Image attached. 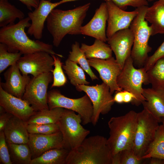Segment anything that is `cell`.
Here are the masks:
<instances>
[{
  "mask_svg": "<svg viewBox=\"0 0 164 164\" xmlns=\"http://www.w3.org/2000/svg\"><path fill=\"white\" fill-rule=\"evenodd\" d=\"M162 123L157 130L154 140L142 159L155 157L164 159V123Z\"/></svg>",
  "mask_w": 164,
  "mask_h": 164,
  "instance_id": "31",
  "label": "cell"
},
{
  "mask_svg": "<svg viewBox=\"0 0 164 164\" xmlns=\"http://www.w3.org/2000/svg\"><path fill=\"white\" fill-rule=\"evenodd\" d=\"M122 91L116 92V93L114 97H113L114 100L115 102L118 103H123V98Z\"/></svg>",
  "mask_w": 164,
  "mask_h": 164,
  "instance_id": "43",
  "label": "cell"
},
{
  "mask_svg": "<svg viewBox=\"0 0 164 164\" xmlns=\"http://www.w3.org/2000/svg\"><path fill=\"white\" fill-rule=\"evenodd\" d=\"M148 6L138 8L137 15L132 22L129 28L134 36V43L131 53L134 66L138 68L144 67L152 50L148 44L152 29L145 19Z\"/></svg>",
  "mask_w": 164,
  "mask_h": 164,
  "instance_id": "5",
  "label": "cell"
},
{
  "mask_svg": "<svg viewBox=\"0 0 164 164\" xmlns=\"http://www.w3.org/2000/svg\"><path fill=\"white\" fill-rule=\"evenodd\" d=\"M60 4V1L52 3L49 0H40L38 7L28 13L31 23L27 30V34L37 40L41 39L44 23L48 16L53 9Z\"/></svg>",
  "mask_w": 164,
  "mask_h": 164,
  "instance_id": "16",
  "label": "cell"
},
{
  "mask_svg": "<svg viewBox=\"0 0 164 164\" xmlns=\"http://www.w3.org/2000/svg\"><path fill=\"white\" fill-rule=\"evenodd\" d=\"M28 144L31 152L32 159L49 150L63 148L62 135L60 131L47 135L29 134Z\"/></svg>",
  "mask_w": 164,
  "mask_h": 164,
  "instance_id": "20",
  "label": "cell"
},
{
  "mask_svg": "<svg viewBox=\"0 0 164 164\" xmlns=\"http://www.w3.org/2000/svg\"><path fill=\"white\" fill-rule=\"evenodd\" d=\"M22 55L20 52H9L7 46L0 43V73L9 67L17 63Z\"/></svg>",
  "mask_w": 164,
  "mask_h": 164,
  "instance_id": "33",
  "label": "cell"
},
{
  "mask_svg": "<svg viewBox=\"0 0 164 164\" xmlns=\"http://www.w3.org/2000/svg\"><path fill=\"white\" fill-rule=\"evenodd\" d=\"M64 109L56 108L36 112L26 122L27 124L57 123L64 111Z\"/></svg>",
  "mask_w": 164,
  "mask_h": 164,
  "instance_id": "28",
  "label": "cell"
},
{
  "mask_svg": "<svg viewBox=\"0 0 164 164\" xmlns=\"http://www.w3.org/2000/svg\"><path fill=\"white\" fill-rule=\"evenodd\" d=\"M117 83L122 90L129 91L135 95V99L133 104L138 106L145 100L143 95L142 85L149 84L147 72L143 67L137 69L134 67L131 56L126 60Z\"/></svg>",
  "mask_w": 164,
  "mask_h": 164,
  "instance_id": "6",
  "label": "cell"
},
{
  "mask_svg": "<svg viewBox=\"0 0 164 164\" xmlns=\"http://www.w3.org/2000/svg\"><path fill=\"white\" fill-rule=\"evenodd\" d=\"M80 47L87 59L95 58L105 60L112 56V51L110 46L98 39H95L91 45L82 43Z\"/></svg>",
  "mask_w": 164,
  "mask_h": 164,
  "instance_id": "24",
  "label": "cell"
},
{
  "mask_svg": "<svg viewBox=\"0 0 164 164\" xmlns=\"http://www.w3.org/2000/svg\"><path fill=\"white\" fill-rule=\"evenodd\" d=\"M50 0V1H51V0Z\"/></svg>",
  "mask_w": 164,
  "mask_h": 164,
  "instance_id": "48",
  "label": "cell"
},
{
  "mask_svg": "<svg viewBox=\"0 0 164 164\" xmlns=\"http://www.w3.org/2000/svg\"><path fill=\"white\" fill-rule=\"evenodd\" d=\"M105 2L108 13L106 30L108 38L119 30L129 28L138 11L137 8L132 11H125L118 7L111 0H107Z\"/></svg>",
  "mask_w": 164,
  "mask_h": 164,
  "instance_id": "14",
  "label": "cell"
},
{
  "mask_svg": "<svg viewBox=\"0 0 164 164\" xmlns=\"http://www.w3.org/2000/svg\"><path fill=\"white\" fill-rule=\"evenodd\" d=\"M47 101L50 109L61 108L70 110L80 115L83 125H86L91 122L93 106L86 94L80 98H71L62 94L59 91L53 89L48 92Z\"/></svg>",
  "mask_w": 164,
  "mask_h": 164,
  "instance_id": "9",
  "label": "cell"
},
{
  "mask_svg": "<svg viewBox=\"0 0 164 164\" xmlns=\"http://www.w3.org/2000/svg\"><path fill=\"white\" fill-rule=\"evenodd\" d=\"M161 122L164 123V118H161Z\"/></svg>",
  "mask_w": 164,
  "mask_h": 164,
  "instance_id": "46",
  "label": "cell"
},
{
  "mask_svg": "<svg viewBox=\"0 0 164 164\" xmlns=\"http://www.w3.org/2000/svg\"><path fill=\"white\" fill-rule=\"evenodd\" d=\"M53 78L52 72L45 73L33 77L27 84L22 99L36 112L49 109L47 101V90Z\"/></svg>",
  "mask_w": 164,
  "mask_h": 164,
  "instance_id": "11",
  "label": "cell"
},
{
  "mask_svg": "<svg viewBox=\"0 0 164 164\" xmlns=\"http://www.w3.org/2000/svg\"><path fill=\"white\" fill-rule=\"evenodd\" d=\"M137 113L130 111L124 115L113 117L108 122L107 139L112 156L124 149L132 148L137 125Z\"/></svg>",
  "mask_w": 164,
  "mask_h": 164,
  "instance_id": "4",
  "label": "cell"
},
{
  "mask_svg": "<svg viewBox=\"0 0 164 164\" xmlns=\"http://www.w3.org/2000/svg\"><path fill=\"white\" fill-rule=\"evenodd\" d=\"M0 162L2 164H12L3 131L0 132Z\"/></svg>",
  "mask_w": 164,
  "mask_h": 164,
  "instance_id": "37",
  "label": "cell"
},
{
  "mask_svg": "<svg viewBox=\"0 0 164 164\" xmlns=\"http://www.w3.org/2000/svg\"><path fill=\"white\" fill-rule=\"evenodd\" d=\"M164 58V41L154 53L149 56L143 67L147 72L159 59Z\"/></svg>",
  "mask_w": 164,
  "mask_h": 164,
  "instance_id": "39",
  "label": "cell"
},
{
  "mask_svg": "<svg viewBox=\"0 0 164 164\" xmlns=\"http://www.w3.org/2000/svg\"><path fill=\"white\" fill-rule=\"evenodd\" d=\"M17 63L22 74H30L33 77L45 73H52L53 70V57L50 54L44 51L24 54Z\"/></svg>",
  "mask_w": 164,
  "mask_h": 164,
  "instance_id": "12",
  "label": "cell"
},
{
  "mask_svg": "<svg viewBox=\"0 0 164 164\" xmlns=\"http://www.w3.org/2000/svg\"><path fill=\"white\" fill-rule=\"evenodd\" d=\"M112 159L107 139L96 135L86 138L70 151L65 164H112Z\"/></svg>",
  "mask_w": 164,
  "mask_h": 164,
  "instance_id": "3",
  "label": "cell"
},
{
  "mask_svg": "<svg viewBox=\"0 0 164 164\" xmlns=\"http://www.w3.org/2000/svg\"><path fill=\"white\" fill-rule=\"evenodd\" d=\"M108 13L105 2H102L96 9L90 21L80 28V34L95 38L105 42L107 41L106 24Z\"/></svg>",
  "mask_w": 164,
  "mask_h": 164,
  "instance_id": "17",
  "label": "cell"
},
{
  "mask_svg": "<svg viewBox=\"0 0 164 164\" xmlns=\"http://www.w3.org/2000/svg\"><path fill=\"white\" fill-rule=\"evenodd\" d=\"M119 164H140L144 159H140L135 154L132 149L122 150L118 154Z\"/></svg>",
  "mask_w": 164,
  "mask_h": 164,
  "instance_id": "36",
  "label": "cell"
},
{
  "mask_svg": "<svg viewBox=\"0 0 164 164\" xmlns=\"http://www.w3.org/2000/svg\"><path fill=\"white\" fill-rule=\"evenodd\" d=\"M149 84L155 90L164 93V58H161L147 71Z\"/></svg>",
  "mask_w": 164,
  "mask_h": 164,
  "instance_id": "27",
  "label": "cell"
},
{
  "mask_svg": "<svg viewBox=\"0 0 164 164\" xmlns=\"http://www.w3.org/2000/svg\"><path fill=\"white\" fill-rule=\"evenodd\" d=\"M69 151L63 148L52 149L32 159L30 164H65Z\"/></svg>",
  "mask_w": 164,
  "mask_h": 164,
  "instance_id": "25",
  "label": "cell"
},
{
  "mask_svg": "<svg viewBox=\"0 0 164 164\" xmlns=\"http://www.w3.org/2000/svg\"><path fill=\"white\" fill-rule=\"evenodd\" d=\"M134 36L129 28L119 30L107 39V42L114 53L116 60L123 68L131 55Z\"/></svg>",
  "mask_w": 164,
  "mask_h": 164,
  "instance_id": "15",
  "label": "cell"
},
{
  "mask_svg": "<svg viewBox=\"0 0 164 164\" xmlns=\"http://www.w3.org/2000/svg\"><path fill=\"white\" fill-rule=\"evenodd\" d=\"M70 60L79 64L80 67L89 76L92 80L98 79L93 73L84 52L80 47L79 43L75 42L71 46L68 58Z\"/></svg>",
  "mask_w": 164,
  "mask_h": 164,
  "instance_id": "32",
  "label": "cell"
},
{
  "mask_svg": "<svg viewBox=\"0 0 164 164\" xmlns=\"http://www.w3.org/2000/svg\"><path fill=\"white\" fill-rule=\"evenodd\" d=\"M159 121L146 109L137 113V125L132 149L139 159L146 153L155 138Z\"/></svg>",
  "mask_w": 164,
  "mask_h": 164,
  "instance_id": "7",
  "label": "cell"
},
{
  "mask_svg": "<svg viewBox=\"0 0 164 164\" xmlns=\"http://www.w3.org/2000/svg\"><path fill=\"white\" fill-rule=\"evenodd\" d=\"M88 61L90 66L98 72L103 82L109 87L112 94L115 91L122 90L117 83V77L122 68L113 57L105 60L91 58L88 59Z\"/></svg>",
  "mask_w": 164,
  "mask_h": 164,
  "instance_id": "13",
  "label": "cell"
},
{
  "mask_svg": "<svg viewBox=\"0 0 164 164\" xmlns=\"http://www.w3.org/2000/svg\"><path fill=\"white\" fill-rule=\"evenodd\" d=\"M154 0H147L148 2H151Z\"/></svg>",
  "mask_w": 164,
  "mask_h": 164,
  "instance_id": "47",
  "label": "cell"
},
{
  "mask_svg": "<svg viewBox=\"0 0 164 164\" xmlns=\"http://www.w3.org/2000/svg\"><path fill=\"white\" fill-rule=\"evenodd\" d=\"M63 68L67 74L71 84L76 87L81 85H88L90 82L86 78L83 69L77 63L67 58Z\"/></svg>",
  "mask_w": 164,
  "mask_h": 164,
  "instance_id": "30",
  "label": "cell"
},
{
  "mask_svg": "<svg viewBox=\"0 0 164 164\" xmlns=\"http://www.w3.org/2000/svg\"><path fill=\"white\" fill-rule=\"evenodd\" d=\"M30 20L28 16L19 20L16 24H11L1 27L0 43L5 44L10 52H20L24 55L44 51L63 57L62 55L57 53L53 50L51 45L39 40H32L28 37L25 32V29L30 26Z\"/></svg>",
  "mask_w": 164,
  "mask_h": 164,
  "instance_id": "1",
  "label": "cell"
},
{
  "mask_svg": "<svg viewBox=\"0 0 164 164\" xmlns=\"http://www.w3.org/2000/svg\"><path fill=\"white\" fill-rule=\"evenodd\" d=\"M145 19L151 24L152 36L164 34V0H158L148 7Z\"/></svg>",
  "mask_w": 164,
  "mask_h": 164,
  "instance_id": "23",
  "label": "cell"
},
{
  "mask_svg": "<svg viewBox=\"0 0 164 164\" xmlns=\"http://www.w3.org/2000/svg\"><path fill=\"white\" fill-rule=\"evenodd\" d=\"M54 60V68L52 72L53 75V83L51 88L60 87L64 85L67 80L62 69L63 63L58 56L51 54Z\"/></svg>",
  "mask_w": 164,
  "mask_h": 164,
  "instance_id": "34",
  "label": "cell"
},
{
  "mask_svg": "<svg viewBox=\"0 0 164 164\" xmlns=\"http://www.w3.org/2000/svg\"><path fill=\"white\" fill-rule=\"evenodd\" d=\"M80 115L64 109L57 124L63 137V148L70 151L79 145L90 133L81 125Z\"/></svg>",
  "mask_w": 164,
  "mask_h": 164,
  "instance_id": "8",
  "label": "cell"
},
{
  "mask_svg": "<svg viewBox=\"0 0 164 164\" xmlns=\"http://www.w3.org/2000/svg\"><path fill=\"white\" fill-rule=\"evenodd\" d=\"M22 4L25 5L27 8L32 11V8L35 9L38 6L40 0H19Z\"/></svg>",
  "mask_w": 164,
  "mask_h": 164,
  "instance_id": "41",
  "label": "cell"
},
{
  "mask_svg": "<svg viewBox=\"0 0 164 164\" xmlns=\"http://www.w3.org/2000/svg\"><path fill=\"white\" fill-rule=\"evenodd\" d=\"M24 13L8 0H0V27L14 23L15 20H19L24 18Z\"/></svg>",
  "mask_w": 164,
  "mask_h": 164,
  "instance_id": "26",
  "label": "cell"
},
{
  "mask_svg": "<svg viewBox=\"0 0 164 164\" xmlns=\"http://www.w3.org/2000/svg\"><path fill=\"white\" fill-rule=\"evenodd\" d=\"M76 88L78 91L85 92L91 100L93 108L91 123L95 126L98 122L100 115L108 113L115 102L109 87L103 82L94 86L79 85Z\"/></svg>",
  "mask_w": 164,
  "mask_h": 164,
  "instance_id": "10",
  "label": "cell"
},
{
  "mask_svg": "<svg viewBox=\"0 0 164 164\" xmlns=\"http://www.w3.org/2000/svg\"><path fill=\"white\" fill-rule=\"evenodd\" d=\"M143 95L145 100L142 104L159 121L164 118V93L152 88H143Z\"/></svg>",
  "mask_w": 164,
  "mask_h": 164,
  "instance_id": "22",
  "label": "cell"
},
{
  "mask_svg": "<svg viewBox=\"0 0 164 164\" xmlns=\"http://www.w3.org/2000/svg\"><path fill=\"white\" fill-rule=\"evenodd\" d=\"M0 106L6 112L26 122L36 112L26 101L8 93L1 86Z\"/></svg>",
  "mask_w": 164,
  "mask_h": 164,
  "instance_id": "18",
  "label": "cell"
},
{
  "mask_svg": "<svg viewBox=\"0 0 164 164\" xmlns=\"http://www.w3.org/2000/svg\"><path fill=\"white\" fill-rule=\"evenodd\" d=\"M13 116L12 114L5 112L0 114V132L3 131L6 124Z\"/></svg>",
  "mask_w": 164,
  "mask_h": 164,
  "instance_id": "40",
  "label": "cell"
},
{
  "mask_svg": "<svg viewBox=\"0 0 164 164\" xmlns=\"http://www.w3.org/2000/svg\"><path fill=\"white\" fill-rule=\"evenodd\" d=\"M17 63L10 67L4 74L5 82H0L3 89L8 93L22 98L31 79L29 75L22 74Z\"/></svg>",
  "mask_w": 164,
  "mask_h": 164,
  "instance_id": "19",
  "label": "cell"
},
{
  "mask_svg": "<svg viewBox=\"0 0 164 164\" xmlns=\"http://www.w3.org/2000/svg\"><path fill=\"white\" fill-rule=\"evenodd\" d=\"M79 0H61L60 1V2L61 3V4L65 3L67 2L74 1H77Z\"/></svg>",
  "mask_w": 164,
  "mask_h": 164,
  "instance_id": "45",
  "label": "cell"
},
{
  "mask_svg": "<svg viewBox=\"0 0 164 164\" xmlns=\"http://www.w3.org/2000/svg\"><path fill=\"white\" fill-rule=\"evenodd\" d=\"M29 134L50 135L59 131L57 123L50 124H29L27 125Z\"/></svg>",
  "mask_w": 164,
  "mask_h": 164,
  "instance_id": "35",
  "label": "cell"
},
{
  "mask_svg": "<svg viewBox=\"0 0 164 164\" xmlns=\"http://www.w3.org/2000/svg\"><path fill=\"white\" fill-rule=\"evenodd\" d=\"M149 162L150 164H164V159L158 158H151Z\"/></svg>",
  "mask_w": 164,
  "mask_h": 164,
  "instance_id": "44",
  "label": "cell"
},
{
  "mask_svg": "<svg viewBox=\"0 0 164 164\" xmlns=\"http://www.w3.org/2000/svg\"><path fill=\"white\" fill-rule=\"evenodd\" d=\"M7 144L12 164H30L32 153L28 144Z\"/></svg>",
  "mask_w": 164,
  "mask_h": 164,
  "instance_id": "29",
  "label": "cell"
},
{
  "mask_svg": "<svg viewBox=\"0 0 164 164\" xmlns=\"http://www.w3.org/2000/svg\"><path fill=\"white\" fill-rule=\"evenodd\" d=\"M27 125L26 121L13 116L3 130L7 143L28 144L29 134L27 128Z\"/></svg>",
  "mask_w": 164,
  "mask_h": 164,
  "instance_id": "21",
  "label": "cell"
},
{
  "mask_svg": "<svg viewBox=\"0 0 164 164\" xmlns=\"http://www.w3.org/2000/svg\"><path fill=\"white\" fill-rule=\"evenodd\" d=\"M123 98V103H128L132 102V103L135 99V95L132 93L125 90L122 91Z\"/></svg>",
  "mask_w": 164,
  "mask_h": 164,
  "instance_id": "42",
  "label": "cell"
},
{
  "mask_svg": "<svg viewBox=\"0 0 164 164\" xmlns=\"http://www.w3.org/2000/svg\"><path fill=\"white\" fill-rule=\"evenodd\" d=\"M106 1L107 0H103ZM120 9L125 10L128 6L136 8L144 6H148L147 0H111Z\"/></svg>",
  "mask_w": 164,
  "mask_h": 164,
  "instance_id": "38",
  "label": "cell"
},
{
  "mask_svg": "<svg viewBox=\"0 0 164 164\" xmlns=\"http://www.w3.org/2000/svg\"><path fill=\"white\" fill-rule=\"evenodd\" d=\"M90 5L88 3L71 9H54L51 11L46 20V27L54 46L58 47L67 34H81L80 28Z\"/></svg>",
  "mask_w": 164,
  "mask_h": 164,
  "instance_id": "2",
  "label": "cell"
}]
</instances>
